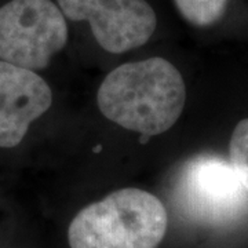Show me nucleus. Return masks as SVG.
Here are the masks:
<instances>
[{
    "label": "nucleus",
    "instance_id": "nucleus-1",
    "mask_svg": "<svg viewBox=\"0 0 248 248\" xmlns=\"http://www.w3.org/2000/svg\"><path fill=\"white\" fill-rule=\"evenodd\" d=\"M185 101L181 72L160 57L117 66L97 94L98 108L108 120L143 135L170 130L182 115Z\"/></svg>",
    "mask_w": 248,
    "mask_h": 248
},
{
    "label": "nucleus",
    "instance_id": "nucleus-6",
    "mask_svg": "<svg viewBox=\"0 0 248 248\" xmlns=\"http://www.w3.org/2000/svg\"><path fill=\"white\" fill-rule=\"evenodd\" d=\"M53 104V93L42 76L0 61V148H16L29 125Z\"/></svg>",
    "mask_w": 248,
    "mask_h": 248
},
{
    "label": "nucleus",
    "instance_id": "nucleus-2",
    "mask_svg": "<svg viewBox=\"0 0 248 248\" xmlns=\"http://www.w3.org/2000/svg\"><path fill=\"white\" fill-rule=\"evenodd\" d=\"M169 226L164 204L137 187L84 207L68 229L71 248H157Z\"/></svg>",
    "mask_w": 248,
    "mask_h": 248
},
{
    "label": "nucleus",
    "instance_id": "nucleus-3",
    "mask_svg": "<svg viewBox=\"0 0 248 248\" xmlns=\"http://www.w3.org/2000/svg\"><path fill=\"white\" fill-rule=\"evenodd\" d=\"M66 40V19L51 0H11L0 7V61L45 69Z\"/></svg>",
    "mask_w": 248,
    "mask_h": 248
},
{
    "label": "nucleus",
    "instance_id": "nucleus-4",
    "mask_svg": "<svg viewBox=\"0 0 248 248\" xmlns=\"http://www.w3.org/2000/svg\"><path fill=\"white\" fill-rule=\"evenodd\" d=\"M182 205L193 217L208 222L236 218L248 205V192L231 161L199 155L182 166L177 184Z\"/></svg>",
    "mask_w": 248,
    "mask_h": 248
},
{
    "label": "nucleus",
    "instance_id": "nucleus-8",
    "mask_svg": "<svg viewBox=\"0 0 248 248\" xmlns=\"http://www.w3.org/2000/svg\"><path fill=\"white\" fill-rule=\"evenodd\" d=\"M229 161L248 192V119L241 120L233 130L229 143Z\"/></svg>",
    "mask_w": 248,
    "mask_h": 248
},
{
    "label": "nucleus",
    "instance_id": "nucleus-5",
    "mask_svg": "<svg viewBox=\"0 0 248 248\" xmlns=\"http://www.w3.org/2000/svg\"><path fill=\"white\" fill-rule=\"evenodd\" d=\"M65 18L86 21L105 51L122 54L143 46L157 27L146 0H58Z\"/></svg>",
    "mask_w": 248,
    "mask_h": 248
},
{
    "label": "nucleus",
    "instance_id": "nucleus-7",
    "mask_svg": "<svg viewBox=\"0 0 248 248\" xmlns=\"http://www.w3.org/2000/svg\"><path fill=\"white\" fill-rule=\"evenodd\" d=\"M178 11L195 27H208L223 16L229 0H174Z\"/></svg>",
    "mask_w": 248,
    "mask_h": 248
}]
</instances>
